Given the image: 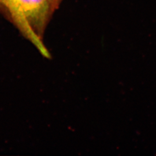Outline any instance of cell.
<instances>
[{
    "label": "cell",
    "mask_w": 156,
    "mask_h": 156,
    "mask_svg": "<svg viewBox=\"0 0 156 156\" xmlns=\"http://www.w3.org/2000/svg\"><path fill=\"white\" fill-rule=\"evenodd\" d=\"M22 19V31L27 38L39 43L45 28L56 10L55 0H17Z\"/></svg>",
    "instance_id": "cell-1"
},
{
    "label": "cell",
    "mask_w": 156,
    "mask_h": 156,
    "mask_svg": "<svg viewBox=\"0 0 156 156\" xmlns=\"http://www.w3.org/2000/svg\"><path fill=\"white\" fill-rule=\"evenodd\" d=\"M0 4L3 6L11 16L17 26L21 30L22 19L20 7L17 0H0Z\"/></svg>",
    "instance_id": "cell-2"
},
{
    "label": "cell",
    "mask_w": 156,
    "mask_h": 156,
    "mask_svg": "<svg viewBox=\"0 0 156 156\" xmlns=\"http://www.w3.org/2000/svg\"><path fill=\"white\" fill-rule=\"evenodd\" d=\"M62 1H63V0H55V5L56 9L59 8V6L60 5V4H62Z\"/></svg>",
    "instance_id": "cell-3"
}]
</instances>
